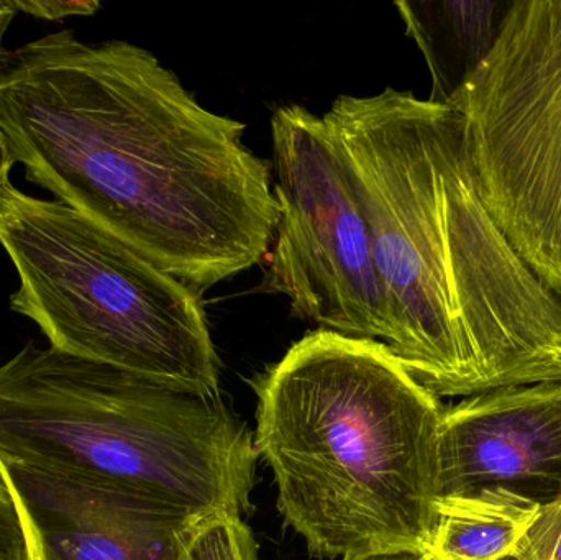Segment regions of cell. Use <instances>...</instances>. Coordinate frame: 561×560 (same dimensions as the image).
Listing matches in <instances>:
<instances>
[{
	"label": "cell",
	"instance_id": "obj_1",
	"mask_svg": "<svg viewBox=\"0 0 561 560\" xmlns=\"http://www.w3.org/2000/svg\"><path fill=\"white\" fill-rule=\"evenodd\" d=\"M0 132L26 180L199 295L268 255L272 163L141 46L61 30L3 53Z\"/></svg>",
	"mask_w": 561,
	"mask_h": 560
},
{
	"label": "cell",
	"instance_id": "obj_2",
	"mask_svg": "<svg viewBox=\"0 0 561 560\" xmlns=\"http://www.w3.org/2000/svg\"><path fill=\"white\" fill-rule=\"evenodd\" d=\"M371 230L391 348L435 397L561 380V296L481 197L461 115L386 88L322 115Z\"/></svg>",
	"mask_w": 561,
	"mask_h": 560
},
{
	"label": "cell",
	"instance_id": "obj_3",
	"mask_svg": "<svg viewBox=\"0 0 561 560\" xmlns=\"http://www.w3.org/2000/svg\"><path fill=\"white\" fill-rule=\"evenodd\" d=\"M256 395V454L310 555H427L445 410L385 342L310 332Z\"/></svg>",
	"mask_w": 561,
	"mask_h": 560
},
{
	"label": "cell",
	"instance_id": "obj_4",
	"mask_svg": "<svg viewBox=\"0 0 561 560\" xmlns=\"http://www.w3.org/2000/svg\"><path fill=\"white\" fill-rule=\"evenodd\" d=\"M0 454L197 516H243L255 437L219 398L28 342L0 365Z\"/></svg>",
	"mask_w": 561,
	"mask_h": 560
},
{
	"label": "cell",
	"instance_id": "obj_5",
	"mask_svg": "<svg viewBox=\"0 0 561 560\" xmlns=\"http://www.w3.org/2000/svg\"><path fill=\"white\" fill-rule=\"evenodd\" d=\"M0 243L19 273L10 309L51 347L154 384L219 398L199 293L61 201L0 187Z\"/></svg>",
	"mask_w": 561,
	"mask_h": 560
},
{
	"label": "cell",
	"instance_id": "obj_6",
	"mask_svg": "<svg viewBox=\"0 0 561 560\" xmlns=\"http://www.w3.org/2000/svg\"><path fill=\"white\" fill-rule=\"evenodd\" d=\"M481 197L561 296V0H516L496 45L450 104Z\"/></svg>",
	"mask_w": 561,
	"mask_h": 560
},
{
	"label": "cell",
	"instance_id": "obj_7",
	"mask_svg": "<svg viewBox=\"0 0 561 560\" xmlns=\"http://www.w3.org/2000/svg\"><path fill=\"white\" fill-rule=\"evenodd\" d=\"M272 137L279 217L265 288L322 331L386 344L371 230L329 125L300 105H280Z\"/></svg>",
	"mask_w": 561,
	"mask_h": 560
},
{
	"label": "cell",
	"instance_id": "obj_8",
	"mask_svg": "<svg viewBox=\"0 0 561 560\" xmlns=\"http://www.w3.org/2000/svg\"><path fill=\"white\" fill-rule=\"evenodd\" d=\"M33 560H180L210 518L151 502L124 487L0 454Z\"/></svg>",
	"mask_w": 561,
	"mask_h": 560
},
{
	"label": "cell",
	"instance_id": "obj_9",
	"mask_svg": "<svg viewBox=\"0 0 561 560\" xmlns=\"http://www.w3.org/2000/svg\"><path fill=\"white\" fill-rule=\"evenodd\" d=\"M483 490L539 506L561 499V380L500 388L445 410L438 499Z\"/></svg>",
	"mask_w": 561,
	"mask_h": 560
},
{
	"label": "cell",
	"instance_id": "obj_10",
	"mask_svg": "<svg viewBox=\"0 0 561 560\" xmlns=\"http://www.w3.org/2000/svg\"><path fill=\"white\" fill-rule=\"evenodd\" d=\"M516 0H408L396 3L432 75L428 101L451 99L483 65Z\"/></svg>",
	"mask_w": 561,
	"mask_h": 560
},
{
	"label": "cell",
	"instance_id": "obj_11",
	"mask_svg": "<svg viewBox=\"0 0 561 560\" xmlns=\"http://www.w3.org/2000/svg\"><path fill=\"white\" fill-rule=\"evenodd\" d=\"M542 506L503 490L442 496L427 558L503 560L516 552Z\"/></svg>",
	"mask_w": 561,
	"mask_h": 560
},
{
	"label": "cell",
	"instance_id": "obj_12",
	"mask_svg": "<svg viewBox=\"0 0 561 560\" xmlns=\"http://www.w3.org/2000/svg\"><path fill=\"white\" fill-rule=\"evenodd\" d=\"M180 560H262L242 516H216L201 526Z\"/></svg>",
	"mask_w": 561,
	"mask_h": 560
},
{
	"label": "cell",
	"instance_id": "obj_13",
	"mask_svg": "<svg viewBox=\"0 0 561 560\" xmlns=\"http://www.w3.org/2000/svg\"><path fill=\"white\" fill-rule=\"evenodd\" d=\"M514 555L523 560H561V499L539 510Z\"/></svg>",
	"mask_w": 561,
	"mask_h": 560
},
{
	"label": "cell",
	"instance_id": "obj_14",
	"mask_svg": "<svg viewBox=\"0 0 561 560\" xmlns=\"http://www.w3.org/2000/svg\"><path fill=\"white\" fill-rule=\"evenodd\" d=\"M0 560H33L22 516L0 472Z\"/></svg>",
	"mask_w": 561,
	"mask_h": 560
},
{
	"label": "cell",
	"instance_id": "obj_15",
	"mask_svg": "<svg viewBox=\"0 0 561 560\" xmlns=\"http://www.w3.org/2000/svg\"><path fill=\"white\" fill-rule=\"evenodd\" d=\"M13 5L19 12L46 20L94 15L101 9V3L95 0H13Z\"/></svg>",
	"mask_w": 561,
	"mask_h": 560
},
{
	"label": "cell",
	"instance_id": "obj_16",
	"mask_svg": "<svg viewBox=\"0 0 561 560\" xmlns=\"http://www.w3.org/2000/svg\"><path fill=\"white\" fill-rule=\"evenodd\" d=\"M16 13L19 10L13 5V0H3V5L0 7V68H2L3 53H5L3 52V36ZM13 167H15V161L10 157L9 148H7L2 132H0V187L10 183V173H12Z\"/></svg>",
	"mask_w": 561,
	"mask_h": 560
},
{
	"label": "cell",
	"instance_id": "obj_17",
	"mask_svg": "<svg viewBox=\"0 0 561 560\" xmlns=\"http://www.w3.org/2000/svg\"><path fill=\"white\" fill-rule=\"evenodd\" d=\"M343 560H425V555H375L362 556V558L343 559Z\"/></svg>",
	"mask_w": 561,
	"mask_h": 560
},
{
	"label": "cell",
	"instance_id": "obj_18",
	"mask_svg": "<svg viewBox=\"0 0 561 560\" xmlns=\"http://www.w3.org/2000/svg\"><path fill=\"white\" fill-rule=\"evenodd\" d=\"M503 560H523L517 555H511L510 558L503 559Z\"/></svg>",
	"mask_w": 561,
	"mask_h": 560
},
{
	"label": "cell",
	"instance_id": "obj_19",
	"mask_svg": "<svg viewBox=\"0 0 561 560\" xmlns=\"http://www.w3.org/2000/svg\"><path fill=\"white\" fill-rule=\"evenodd\" d=\"M2 5H3V0H0V7H2Z\"/></svg>",
	"mask_w": 561,
	"mask_h": 560
},
{
	"label": "cell",
	"instance_id": "obj_20",
	"mask_svg": "<svg viewBox=\"0 0 561 560\" xmlns=\"http://www.w3.org/2000/svg\"><path fill=\"white\" fill-rule=\"evenodd\" d=\"M425 560H431V559H428L427 556H425Z\"/></svg>",
	"mask_w": 561,
	"mask_h": 560
}]
</instances>
